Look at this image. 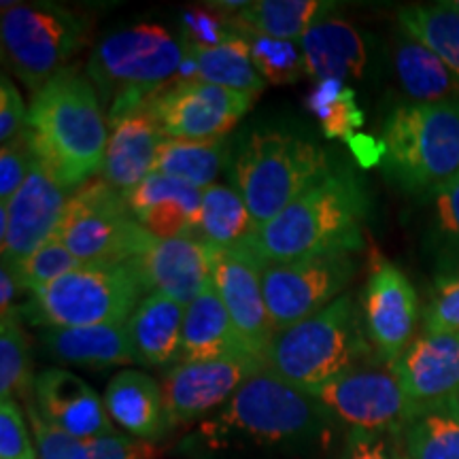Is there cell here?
I'll list each match as a JSON object with an SVG mask.
<instances>
[{"mask_svg": "<svg viewBox=\"0 0 459 459\" xmlns=\"http://www.w3.org/2000/svg\"><path fill=\"white\" fill-rule=\"evenodd\" d=\"M368 206V194L355 172L334 164L262 226L247 247L264 266L308 255L353 254L364 247L361 228Z\"/></svg>", "mask_w": 459, "mask_h": 459, "instance_id": "1", "label": "cell"}, {"mask_svg": "<svg viewBox=\"0 0 459 459\" xmlns=\"http://www.w3.org/2000/svg\"><path fill=\"white\" fill-rule=\"evenodd\" d=\"M28 134L39 162L68 192H77L102 172L108 119L88 74L68 68L32 94Z\"/></svg>", "mask_w": 459, "mask_h": 459, "instance_id": "2", "label": "cell"}, {"mask_svg": "<svg viewBox=\"0 0 459 459\" xmlns=\"http://www.w3.org/2000/svg\"><path fill=\"white\" fill-rule=\"evenodd\" d=\"M332 428L334 415L315 395L262 370L203 423L200 434L209 446H298L315 443Z\"/></svg>", "mask_w": 459, "mask_h": 459, "instance_id": "3", "label": "cell"}, {"mask_svg": "<svg viewBox=\"0 0 459 459\" xmlns=\"http://www.w3.org/2000/svg\"><path fill=\"white\" fill-rule=\"evenodd\" d=\"M332 166L328 152L308 136L281 128H257L245 134L234 149L232 181L255 226L262 228Z\"/></svg>", "mask_w": 459, "mask_h": 459, "instance_id": "4", "label": "cell"}, {"mask_svg": "<svg viewBox=\"0 0 459 459\" xmlns=\"http://www.w3.org/2000/svg\"><path fill=\"white\" fill-rule=\"evenodd\" d=\"M186 56L164 26L139 24L102 37L91 49L85 74L99 91L107 119L147 105L160 90L177 82Z\"/></svg>", "mask_w": 459, "mask_h": 459, "instance_id": "5", "label": "cell"}, {"mask_svg": "<svg viewBox=\"0 0 459 459\" xmlns=\"http://www.w3.org/2000/svg\"><path fill=\"white\" fill-rule=\"evenodd\" d=\"M372 351L349 296L273 338L264 368L304 394L315 395Z\"/></svg>", "mask_w": 459, "mask_h": 459, "instance_id": "6", "label": "cell"}, {"mask_svg": "<svg viewBox=\"0 0 459 459\" xmlns=\"http://www.w3.org/2000/svg\"><path fill=\"white\" fill-rule=\"evenodd\" d=\"M383 169L409 192H434L459 177V100L404 102L383 126Z\"/></svg>", "mask_w": 459, "mask_h": 459, "instance_id": "7", "label": "cell"}, {"mask_svg": "<svg viewBox=\"0 0 459 459\" xmlns=\"http://www.w3.org/2000/svg\"><path fill=\"white\" fill-rule=\"evenodd\" d=\"M149 296L139 262L82 266L32 291L17 313L45 328L126 324Z\"/></svg>", "mask_w": 459, "mask_h": 459, "instance_id": "8", "label": "cell"}, {"mask_svg": "<svg viewBox=\"0 0 459 459\" xmlns=\"http://www.w3.org/2000/svg\"><path fill=\"white\" fill-rule=\"evenodd\" d=\"M91 17L56 3L3 4L0 39L11 71L30 94L68 71L90 41Z\"/></svg>", "mask_w": 459, "mask_h": 459, "instance_id": "9", "label": "cell"}, {"mask_svg": "<svg viewBox=\"0 0 459 459\" xmlns=\"http://www.w3.org/2000/svg\"><path fill=\"white\" fill-rule=\"evenodd\" d=\"M56 238L83 266L136 260L158 243L134 220L124 194L102 179H91L73 192Z\"/></svg>", "mask_w": 459, "mask_h": 459, "instance_id": "10", "label": "cell"}, {"mask_svg": "<svg viewBox=\"0 0 459 459\" xmlns=\"http://www.w3.org/2000/svg\"><path fill=\"white\" fill-rule=\"evenodd\" d=\"M353 274L351 254L308 255L266 264L262 271V290L277 334L324 311L341 298Z\"/></svg>", "mask_w": 459, "mask_h": 459, "instance_id": "11", "label": "cell"}, {"mask_svg": "<svg viewBox=\"0 0 459 459\" xmlns=\"http://www.w3.org/2000/svg\"><path fill=\"white\" fill-rule=\"evenodd\" d=\"M334 419L351 429L398 434L411 415L412 404L406 398L392 361L366 358L342 372L315 394Z\"/></svg>", "mask_w": 459, "mask_h": 459, "instance_id": "12", "label": "cell"}, {"mask_svg": "<svg viewBox=\"0 0 459 459\" xmlns=\"http://www.w3.org/2000/svg\"><path fill=\"white\" fill-rule=\"evenodd\" d=\"M257 99L204 82H172L147 102L169 139H223Z\"/></svg>", "mask_w": 459, "mask_h": 459, "instance_id": "13", "label": "cell"}, {"mask_svg": "<svg viewBox=\"0 0 459 459\" xmlns=\"http://www.w3.org/2000/svg\"><path fill=\"white\" fill-rule=\"evenodd\" d=\"M266 370L254 355L209 361H179L164 375L162 389L172 428L196 423L213 411H221L234 394Z\"/></svg>", "mask_w": 459, "mask_h": 459, "instance_id": "14", "label": "cell"}, {"mask_svg": "<svg viewBox=\"0 0 459 459\" xmlns=\"http://www.w3.org/2000/svg\"><path fill=\"white\" fill-rule=\"evenodd\" d=\"M206 247H209L215 291L220 294L245 347L264 361L273 338L277 336L266 300H264V264L247 245L237 249Z\"/></svg>", "mask_w": 459, "mask_h": 459, "instance_id": "15", "label": "cell"}, {"mask_svg": "<svg viewBox=\"0 0 459 459\" xmlns=\"http://www.w3.org/2000/svg\"><path fill=\"white\" fill-rule=\"evenodd\" d=\"M73 192L56 181L41 162L7 204H0L3 262L17 264L57 237Z\"/></svg>", "mask_w": 459, "mask_h": 459, "instance_id": "16", "label": "cell"}, {"mask_svg": "<svg viewBox=\"0 0 459 459\" xmlns=\"http://www.w3.org/2000/svg\"><path fill=\"white\" fill-rule=\"evenodd\" d=\"M364 324L377 355L394 361L409 347L417 325V291L400 268L378 262L364 287Z\"/></svg>", "mask_w": 459, "mask_h": 459, "instance_id": "17", "label": "cell"}, {"mask_svg": "<svg viewBox=\"0 0 459 459\" xmlns=\"http://www.w3.org/2000/svg\"><path fill=\"white\" fill-rule=\"evenodd\" d=\"M34 406L51 428L73 438L96 440L115 432L105 398L65 368L39 372L32 383Z\"/></svg>", "mask_w": 459, "mask_h": 459, "instance_id": "18", "label": "cell"}, {"mask_svg": "<svg viewBox=\"0 0 459 459\" xmlns=\"http://www.w3.org/2000/svg\"><path fill=\"white\" fill-rule=\"evenodd\" d=\"M412 406L459 395V330L423 332L392 361Z\"/></svg>", "mask_w": 459, "mask_h": 459, "instance_id": "19", "label": "cell"}, {"mask_svg": "<svg viewBox=\"0 0 459 459\" xmlns=\"http://www.w3.org/2000/svg\"><path fill=\"white\" fill-rule=\"evenodd\" d=\"M149 294H164L187 307L213 287L209 247L196 237L158 240L136 257Z\"/></svg>", "mask_w": 459, "mask_h": 459, "instance_id": "20", "label": "cell"}, {"mask_svg": "<svg viewBox=\"0 0 459 459\" xmlns=\"http://www.w3.org/2000/svg\"><path fill=\"white\" fill-rule=\"evenodd\" d=\"M124 196L134 220L158 240L196 237L203 189L152 172Z\"/></svg>", "mask_w": 459, "mask_h": 459, "instance_id": "21", "label": "cell"}, {"mask_svg": "<svg viewBox=\"0 0 459 459\" xmlns=\"http://www.w3.org/2000/svg\"><path fill=\"white\" fill-rule=\"evenodd\" d=\"M108 128L102 181L126 194L152 175L166 134L147 105L111 119Z\"/></svg>", "mask_w": 459, "mask_h": 459, "instance_id": "22", "label": "cell"}, {"mask_svg": "<svg viewBox=\"0 0 459 459\" xmlns=\"http://www.w3.org/2000/svg\"><path fill=\"white\" fill-rule=\"evenodd\" d=\"M300 48L308 74L317 82H364L368 74L370 54L364 34L332 13L321 17L304 32Z\"/></svg>", "mask_w": 459, "mask_h": 459, "instance_id": "23", "label": "cell"}, {"mask_svg": "<svg viewBox=\"0 0 459 459\" xmlns=\"http://www.w3.org/2000/svg\"><path fill=\"white\" fill-rule=\"evenodd\" d=\"M108 417L141 443H156L172 428L164 389L141 370H122L105 389Z\"/></svg>", "mask_w": 459, "mask_h": 459, "instance_id": "24", "label": "cell"}, {"mask_svg": "<svg viewBox=\"0 0 459 459\" xmlns=\"http://www.w3.org/2000/svg\"><path fill=\"white\" fill-rule=\"evenodd\" d=\"M186 308L164 294H149L126 321L136 364L166 368L179 364Z\"/></svg>", "mask_w": 459, "mask_h": 459, "instance_id": "25", "label": "cell"}, {"mask_svg": "<svg viewBox=\"0 0 459 459\" xmlns=\"http://www.w3.org/2000/svg\"><path fill=\"white\" fill-rule=\"evenodd\" d=\"M49 358L60 364L88 370L136 364L126 324L88 325V328H49L41 336Z\"/></svg>", "mask_w": 459, "mask_h": 459, "instance_id": "26", "label": "cell"}, {"mask_svg": "<svg viewBox=\"0 0 459 459\" xmlns=\"http://www.w3.org/2000/svg\"><path fill=\"white\" fill-rule=\"evenodd\" d=\"M234 355L254 353L245 347L220 294L215 287H211L186 308L181 361H209L234 358Z\"/></svg>", "mask_w": 459, "mask_h": 459, "instance_id": "27", "label": "cell"}, {"mask_svg": "<svg viewBox=\"0 0 459 459\" xmlns=\"http://www.w3.org/2000/svg\"><path fill=\"white\" fill-rule=\"evenodd\" d=\"M398 436L409 459H459V395L412 406Z\"/></svg>", "mask_w": 459, "mask_h": 459, "instance_id": "28", "label": "cell"}, {"mask_svg": "<svg viewBox=\"0 0 459 459\" xmlns=\"http://www.w3.org/2000/svg\"><path fill=\"white\" fill-rule=\"evenodd\" d=\"M257 232L260 228L237 189L220 183L204 189L196 238L211 247L237 249L249 245Z\"/></svg>", "mask_w": 459, "mask_h": 459, "instance_id": "29", "label": "cell"}, {"mask_svg": "<svg viewBox=\"0 0 459 459\" xmlns=\"http://www.w3.org/2000/svg\"><path fill=\"white\" fill-rule=\"evenodd\" d=\"M394 66L400 85L412 102H443L451 94L459 96V82L445 62L426 45L411 37H400L394 48Z\"/></svg>", "mask_w": 459, "mask_h": 459, "instance_id": "30", "label": "cell"}, {"mask_svg": "<svg viewBox=\"0 0 459 459\" xmlns=\"http://www.w3.org/2000/svg\"><path fill=\"white\" fill-rule=\"evenodd\" d=\"M228 158L230 143L226 136L206 141L169 139L166 136L160 145L153 172L204 192L206 187L215 186V179L220 177Z\"/></svg>", "mask_w": 459, "mask_h": 459, "instance_id": "31", "label": "cell"}, {"mask_svg": "<svg viewBox=\"0 0 459 459\" xmlns=\"http://www.w3.org/2000/svg\"><path fill=\"white\" fill-rule=\"evenodd\" d=\"M186 51L196 62V82L220 85V88L240 91V94L254 96V99L268 88V83L264 82L254 60H251L249 48L237 30L230 41L217 45V48H186Z\"/></svg>", "mask_w": 459, "mask_h": 459, "instance_id": "32", "label": "cell"}, {"mask_svg": "<svg viewBox=\"0 0 459 459\" xmlns=\"http://www.w3.org/2000/svg\"><path fill=\"white\" fill-rule=\"evenodd\" d=\"M332 7L321 0H255L230 20L266 37L300 41L315 22L332 13Z\"/></svg>", "mask_w": 459, "mask_h": 459, "instance_id": "33", "label": "cell"}, {"mask_svg": "<svg viewBox=\"0 0 459 459\" xmlns=\"http://www.w3.org/2000/svg\"><path fill=\"white\" fill-rule=\"evenodd\" d=\"M398 24L406 37L415 39L445 62L459 82V11L449 3L409 4L398 11Z\"/></svg>", "mask_w": 459, "mask_h": 459, "instance_id": "34", "label": "cell"}, {"mask_svg": "<svg viewBox=\"0 0 459 459\" xmlns=\"http://www.w3.org/2000/svg\"><path fill=\"white\" fill-rule=\"evenodd\" d=\"M304 107L317 119L321 132L328 139L351 141L355 132L364 126V113L349 83L334 79L317 82L304 99Z\"/></svg>", "mask_w": 459, "mask_h": 459, "instance_id": "35", "label": "cell"}, {"mask_svg": "<svg viewBox=\"0 0 459 459\" xmlns=\"http://www.w3.org/2000/svg\"><path fill=\"white\" fill-rule=\"evenodd\" d=\"M232 26L243 37L257 73L262 74V79L268 85H291L308 77L300 41H283V39L266 37V34L251 30V28L234 24V22Z\"/></svg>", "mask_w": 459, "mask_h": 459, "instance_id": "36", "label": "cell"}, {"mask_svg": "<svg viewBox=\"0 0 459 459\" xmlns=\"http://www.w3.org/2000/svg\"><path fill=\"white\" fill-rule=\"evenodd\" d=\"M30 368V349L20 325V315L0 317V400H15L26 394L28 385L34 383Z\"/></svg>", "mask_w": 459, "mask_h": 459, "instance_id": "37", "label": "cell"}, {"mask_svg": "<svg viewBox=\"0 0 459 459\" xmlns=\"http://www.w3.org/2000/svg\"><path fill=\"white\" fill-rule=\"evenodd\" d=\"M9 266L13 268L22 291L32 294V291L62 279L65 274L77 271L83 264L66 249V245L60 238H51L49 243L39 247L34 254L17 264H9Z\"/></svg>", "mask_w": 459, "mask_h": 459, "instance_id": "38", "label": "cell"}, {"mask_svg": "<svg viewBox=\"0 0 459 459\" xmlns=\"http://www.w3.org/2000/svg\"><path fill=\"white\" fill-rule=\"evenodd\" d=\"M28 423L32 428V438L37 445L39 459H96L90 440L73 438L60 429L51 428L37 411L34 402L26 404Z\"/></svg>", "mask_w": 459, "mask_h": 459, "instance_id": "39", "label": "cell"}, {"mask_svg": "<svg viewBox=\"0 0 459 459\" xmlns=\"http://www.w3.org/2000/svg\"><path fill=\"white\" fill-rule=\"evenodd\" d=\"M234 37L230 17L213 9H187L181 13V43L186 48L211 49Z\"/></svg>", "mask_w": 459, "mask_h": 459, "instance_id": "40", "label": "cell"}, {"mask_svg": "<svg viewBox=\"0 0 459 459\" xmlns=\"http://www.w3.org/2000/svg\"><path fill=\"white\" fill-rule=\"evenodd\" d=\"M39 158L32 147V139L28 134L17 136L9 145L0 149V204H7L15 196L17 189L24 186Z\"/></svg>", "mask_w": 459, "mask_h": 459, "instance_id": "41", "label": "cell"}, {"mask_svg": "<svg viewBox=\"0 0 459 459\" xmlns=\"http://www.w3.org/2000/svg\"><path fill=\"white\" fill-rule=\"evenodd\" d=\"M17 400H0V459H39Z\"/></svg>", "mask_w": 459, "mask_h": 459, "instance_id": "42", "label": "cell"}, {"mask_svg": "<svg viewBox=\"0 0 459 459\" xmlns=\"http://www.w3.org/2000/svg\"><path fill=\"white\" fill-rule=\"evenodd\" d=\"M426 332L459 330V273L440 279L432 300L423 311Z\"/></svg>", "mask_w": 459, "mask_h": 459, "instance_id": "43", "label": "cell"}, {"mask_svg": "<svg viewBox=\"0 0 459 459\" xmlns=\"http://www.w3.org/2000/svg\"><path fill=\"white\" fill-rule=\"evenodd\" d=\"M28 128V107L13 79H0V143L9 145Z\"/></svg>", "mask_w": 459, "mask_h": 459, "instance_id": "44", "label": "cell"}, {"mask_svg": "<svg viewBox=\"0 0 459 459\" xmlns=\"http://www.w3.org/2000/svg\"><path fill=\"white\" fill-rule=\"evenodd\" d=\"M429 196H432L436 232L449 245L459 247V177L429 192Z\"/></svg>", "mask_w": 459, "mask_h": 459, "instance_id": "45", "label": "cell"}, {"mask_svg": "<svg viewBox=\"0 0 459 459\" xmlns=\"http://www.w3.org/2000/svg\"><path fill=\"white\" fill-rule=\"evenodd\" d=\"M341 459H394L383 432L349 429Z\"/></svg>", "mask_w": 459, "mask_h": 459, "instance_id": "46", "label": "cell"}, {"mask_svg": "<svg viewBox=\"0 0 459 459\" xmlns=\"http://www.w3.org/2000/svg\"><path fill=\"white\" fill-rule=\"evenodd\" d=\"M20 291L22 287L20 281L15 277L13 268H11L7 262H3V268H0V313H3V317H7L11 313H17L13 304Z\"/></svg>", "mask_w": 459, "mask_h": 459, "instance_id": "47", "label": "cell"}, {"mask_svg": "<svg viewBox=\"0 0 459 459\" xmlns=\"http://www.w3.org/2000/svg\"><path fill=\"white\" fill-rule=\"evenodd\" d=\"M446 3H449L453 9H457V11H459V0H446Z\"/></svg>", "mask_w": 459, "mask_h": 459, "instance_id": "48", "label": "cell"}, {"mask_svg": "<svg viewBox=\"0 0 459 459\" xmlns=\"http://www.w3.org/2000/svg\"><path fill=\"white\" fill-rule=\"evenodd\" d=\"M394 459H409V457H406L404 453H402V455H400V453H398V455H394Z\"/></svg>", "mask_w": 459, "mask_h": 459, "instance_id": "49", "label": "cell"}]
</instances>
